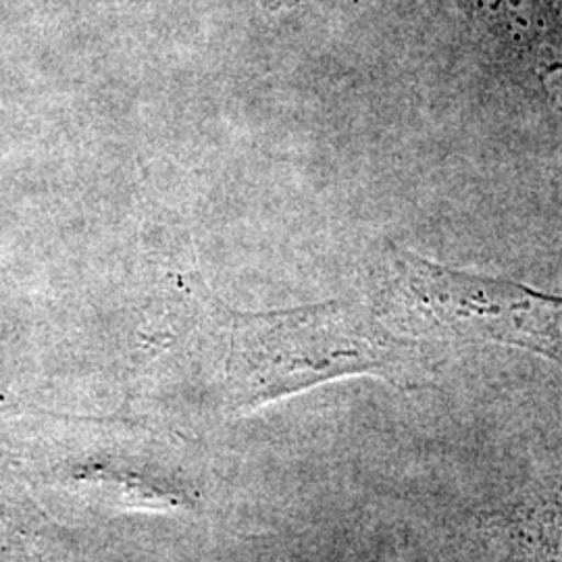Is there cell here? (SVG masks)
Here are the masks:
<instances>
[{"mask_svg": "<svg viewBox=\"0 0 562 562\" xmlns=\"http://www.w3.org/2000/svg\"><path fill=\"white\" fill-rule=\"evenodd\" d=\"M238 359L240 401L252 404L340 375L373 373L398 383L429 375L417 348L336 304L257 319L240 336Z\"/></svg>", "mask_w": 562, "mask_h": 562, "instance_id": "6da1fadb", "label": "cell"}, {"mask_svg": "<svg viewBox=\"0 0 562 562\" xmlns=\"http://www.w3.org/2000/svg\"><path fill=\"white\" fill-rule=\"evenodd\" d=\"M404 315L427 334L522 348L562 367V296L398 252Z\"/></svg>", "mask_w": 562, "mask_h": 562, "instance_id": "7a4b0ae2", "label": "cell"}, {"mask_svg": "<svg viewBox=\"0 0 562 562\" xmlns=\"http://www.w3.org/2000/svg\"><path fill=\"white\" fill-rule=\"evenodd\" d=\"M498 48L546 80L561 83L562 0H457Z\"/></svg>", "mask_w": 562, "mask_h": 562, "instance_id": "3957f363", "label": "cell"}, {"mask_svg": "<svg viewBox=\"0 0 562 562\" xmlns=\"http://www.w3.org/2000/svg\"><path fill=\"white\" fill-rule=\"evenodd\" d=\"M533 527L538 529L540 542L546 543L548 550L562 561V501L540 506Z\"/></svg>", "mask_w": 562, "mask_h": 562, "instance_id": "277c9868", "label": "cell"}, {"mask_svg": "<svg viewBox=\"0 0 562 562\" xmlns=\"http://www.w3.org/2000/svg\"><path fill=\"white\" fill-rule=\"evenodd\" d=\"M265 4H285V2H296V0H262Z\"/></svg>", "mask_w": 562, "mask_h": 562, "instance_id": "5b68a950", "label": "cell"}]
</instances>
